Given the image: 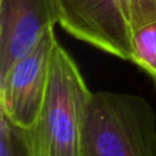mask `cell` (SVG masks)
Returning <instances> with one entry per match:
<instances>
[{
    "mask_svg": "<svg viewBox=\"0 0 156 156\" xmlns=\"http://www.w3.org/2000/svg\"><path fill=\"white\" fill-rule=\"evenodd\" d=\"M58 24L73 38L132 62V35L156 21V0H55Z\"/></svg>",
    "mask_w": 156,
    "mask_h": 156,
    "instance_id": "obj_2",
    "label": "cell"
},
{
    "mask_svg": "<svg viewBox=\"0 0 156 156\" xmlns=\"http://www.w3.org/2000/svg\"><path fill=\"white\" fill-rule=\"evenodd\" d=\"M0 156H50L46 143L34 126L24 129L0 113Z\"/></svg>",
    "mask_w": 156,
    "mask_h": 156,
    "instance_id": "obj_6",
    "label": "cell"
},
{
    "mask_svg": "<svg viewBox=\"0 0 156 156\" xmlns=\"http://www.w3.org/2000/svg\"><path fill=\"white\" fill-rule=\"evenodd\" d=\"M132 62L156 82V21L133 33Z\"/></svg>",
    "mask_w": 156,
    "mask_h": 156,
    "instance_id": "obj_7",
    "label": "cell"
},
{
    "mask_svg": "<svg viewBox=\"0 0 156 156\" xmlns=\"http://www.w3.org/2000/svg\"><path fill=\"white\" fill-rule=\"evenodd\" d=\"M56 23L55 0H0V78Z\"/></svg>",
    "mask_w": 156,
    "mask_h": 156,
    "instance_id": "obj_5",
    "label": "cell"
},
{
    "mask_svg": "<svg viewBox=\"0 0 156 156\" xmlns=\"http://www.w3.org/2000/svg\"><path fill=\"white\" fill-rule=\"evenodd\" d=\"M91 95L78 65L57 40L35 124L50 156H83V132Z\"/></svg>",
    "mask_w": 156,
    "mask_h": 156,
    "instance_id": "obj_3",
    "label": "cell"
},
{
    "mask_svg": "<svg viewBox=\"0 0 156 156\" xmlns=\"http://www.w3.org/2000/svg\"><path fill=\"white\" fill-rule=\"evenodd\" d=\"M56 43L54 29H49L0 78V113L15 126L30 129L37 124Z\"/></svg>",
    "mask_w": 156,
    "mask_h": 156,
    "instance_id": "obj_4",
    "label": "cell"
},
{
    "mask_svg": "<svg viewBox=\"0 0 156 156\" xmlns=\"http://www.w3.org/2000/svg\"><path fill=\"white\" fill-rule=\"evenodd\" d=\"M83 156H156V112L140 95L95 91L84 132Z\"/></svg>",
    "mask_w": 156,
    "mask_h": 156,
    "instance_id": "obj_1",
    "label": "cell"
}]
</instances>
